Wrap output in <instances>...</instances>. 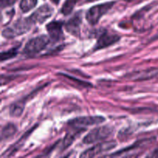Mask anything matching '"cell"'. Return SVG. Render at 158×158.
Masks as SVG:
<instances>
[{
  "mask_svg": "<svg viewBox=\"0 0 158 158\" xmlns=\"http://www.w3.org/2000/svg\"><path fill=\"white\" fill-rule=\"evenodd\" d=\"M32 23L29 17L28 18H21L15 21L10 26H8L2 31V35L5 38L12 39L18 35L29 32L32 28Z\"/></svg>",
  "mask_w": 158,
  "mask_h": 158,
  "instance_id": "obj_1",
  "label": "cell"
},
{
  "mask_svg": "<svg viewBox=\"0 0 158 158\" xmlns=\"http://www.w3.org/2000/svg\"><path fill=\"white\" fill-rule=\"evenodd\" d=\"M115 4V2L102 3L91 7L86 14V19L89 25L95 26L98 23L103 15L107 13Z\"/></svg>",
  "mask_w": 158,
  "mask_h": 158,
  "instance_id": "obj_2",
  "label": "cell"
},
{
  "mask_svg": "<svg viewBox=\"0 0 158 158\" xmlns=\"http://www.w3.org/2000/svg\"><path fill=\"white\" fill-rule=\"evenodd\" d=\"M51 39L45 35H39L31 39L25 46L23 52L26 55H35L39 53L43 49H46V46L49 44Z\"/></svg>",
  "mask_w": 158,
  "mask_h": 158,
  "instance_id": "obj_3",
  "label": "cell"
},
{
  "mask_svg": "<svg viewBox=\"0 0 158 158\" xmlns=\"http://www.w3.org/2000/svg\"><path fill=\"white\" fill-rule=\"evenodd\" d=\"M105 118L100 116H87V117H79L72 119L68 122L69 127L76 128L82 131H86L87 127L100 124L104 122Z\"/></svg>",
  "mask_w": 158,
  "mask_h": 158,
  "instance_id": "obj_4",
  "label": "cell"
},
{
  "mask_svg": "<svg viewBox=\"0 0 158 158\" xmlns=\"http://www.w3.org/2000/svg\"><path fill=\"white\" fill-rule=\"evenodd\" d=\"M113 132H114V128L109 125L96 127L94 130H92L83 138V142L85 144H91V143H97L100 140H103L108 138L112 134Z\"/></svg>",
  "mask_w": 158,
  "mask_h": 158,
  "instance_id": "obj_5",
  "label": "cell"
},
{
  "mask_svg": "<svg viewBox=\"0 0 158 158\" xmlns=\"http://www.w3.org/2000/svg\"><path fill=\"white\" fill-rule=\"evenodd\" d=\"M117 146V142L114 140L102 142L89 149L86 150L83 154H80L81 157H91L100 155L101 154L111 151Z\"/></svg>",
  "mask_w": 158,
  "mask_h": 158,
  "instance_id": "obj_6",
  "label": "cell"
},
{
  "mask_svg": "<svg viewBox=\"0 0 158 158\" xmlns=\"http://www.w3.org/2000/svg\"><path fill=\"white\" fill-rule=\"evenodd\" d=\"M120 40V35H117V34L111 33V32H109L108 31L105 30L99 36L97 43L95 45L94 50H100V49L109 47V46L117 43Z\"/></svg>",
  "mask_w": 158,
  "mask_h": 158,
  "instance_id": "obj_7",
  "label": "cell"
},
{
  "mask_svg": "<svg viewBox=\"0 0 158 158\" xmlns=\"http://www.w3.org/2000/svg\"><path fill=\"white\" fill-rule=\"evenodd\" d=\"M153 141V138H148V139H143V140H138L137 142L134 143V144L131 145L128 148H124L123 150L117 151V152L114 153V154L110 155V157H123V156H133L132 153H135L136 151H139V150L144 148L145 147L148 146L149 143H151Z\"/></svg>",
  "mask_w": 158,
  "mask_h": 158,
  "instance_id": "obj_8",
  "label": "cell"
},
{
  "mask_svg": "<svg viewBox=\"0 0 158 158\" xmlns=\"http://www.w3.org/2000/svg\"><path fill=\"white\" fill-rule=\"evenodd\" d=\"M53 13V9L48 4L41 6L36 9L31 15L29 19L34 23H43L48 19Z\"/></svg>",
  "mask_w": 158,
  "mask_h": 158,
  "instance_id": "obj_9",
  "label": "cell"
},
{
  "mask_svg": "<svg viewBox=\"0 0 158 158\" xmlns=\"http://www.w3.org/2000/svg\"><path fill=\"white\" fill-rule=\"evenodd\" d=\"M63 23L61 21H52L46 25V28L47 30L49 38L53 42H60L64 39L63 32Z\"/></svg>",
  "mask_w": 158,
  "mask_h": 158,
  "instance_id": "obj_10",
  "label": "cell"
},
{
  "mask_svg": "<svg viewBox=\"0 0 158 158\" xmlns=\"http://www.w3.org/2000/svg\"><path fill=\"white\" fill-rule=\"evenodd\" d=\"M127 78L135 81H143L151 80L158 77V68H150L141 71H137L131 74H128Z\"/></svg>",
  "mask_w": 158,
  "mask_h": 158,
  "instance_id": "obj_11",
  "label": "cell"
},
{
  "mask_svg": "<svg viewBox=\"0 0 158 158\" xmlns=\"http://www.w3.org/2000/svg\"><path fill=\"white\" fill-rule=\"evenodd\" d=\"M82 23L81 13L77 12L74 16L69 19L65 24V28L66 31L71 35L75 36H80V25Z\"/></svg>",
  "mask_w": 158,
  "mask_h": 158,
  "instance_id": "obj_12",
  "label": "cell"
},
{
  "mask_svg": "<svg viewBox=\"0 0 158 158\" xmlns=\"http://www.w3.org/2000/svg\"><path fill=\"white\" fill-rule=\"evenodd\" d=\"M84 132V131H82V130H78L76 129V128L69 127V132L66 134V135L65 136L64 139H63V142H62L61 144V150H66V148H69L73 141L75 140V139L78 137L80 134H81L82 133Z\"/></svg>",
  "mask_w": 158,
  "mask_h": 158,
  "instance_id": "obj_13",
  "label": "cell"
},
{
  "mask_svg": "<svg viewBox=\"0 0 158 158\" xmlns=\"http://www.w3.org/2000/svg\"><path fill=\"white\" fill-rule=\"evenodd\" d=\"M25 105H26V100L25 98L12 103L9 107V114L12 117H19L22 115L24 110Z\"/></svg>",
  "mask_w": 158,
  "mask_h": 158,
  "instance_id": "obj_14",
  "label": "cell"
},
{
  "mask_svg": "<svg viewBox=\"0 0 158 158\" xmlns=\"http://www.w3.org/2000/svg\"><path fill=\"white\" fill-rule=\"evenodd\" d=\"M16 131L17 128L16 127H15V125H14L13 123H8V124H6V126L2 129L1 140H9V139L12 138V137L15 135Z\"/></svg>",
  "mask_w": 158,
  "mask_h": 158,
  "instance_id": "obj_15",
  "label": "cell"
},
{
  "mask_svg": "<svg viewBox=\"0 0 158 158\" xmlns=\"http://www.w3.org/2000/svg\"><path fill=\"white\" fill-rule=\"evenodd\" d=\"M34 129H35V127H33L32 130H29V131H27V132H26V134L23 136V137H21V138H20L19 140L16 142V143H14V144L12 146V148H11L10 149L8 150L7 152L9 153V154H8V155L9 156L12 155V154H13V153H15V151L19 149V148H21V147L23 146V143H24V142L26 141V139L28 138V137H29V136L31 134V133L33 131Z\"/></svg>",
  "mask_w": 158,
  "mask_h": 158,
  "instance_id": "obj_16",
  "label": "cell"
},
{
  "mask_svg": "<svg viewBox=\"0 0 158 158\" xmlns=\"http://www.w3.org/2000/svg\"><path fill=\"white\" fill-rule=\"evenodd\" d=\"M38 0H21L20 1V9L22 12L26 13V12H29L32 9L35 7Z\"/></svg>",
  "mask_w": 158,
  "mask_h": 158,
  "instance_id": "obj_17",
  "label": "cell"
},
{
  "mask_svg": "<svg viewBox=\"0 0 158 158\" xmlns=\"http://www.w3.org/2000/svg\"><path fill=\"white\" fill-rule=\"evenodd\" d=\"M79 0H66L61 9V12L64 15H68L73 12L76 4Z\"/></svg>",
  "mask_w": 158,
  "mask_h": 158,
  "instance_id": "obj_18",
  "label": "cell"
},
{
  "mask_svg": "<svg viewBox=\"0 0 158 158\" xmlns=\"http://www.w3.org/2000/svg\"><path fill=\"white\" fill-rule=\"evenodd\" d=\"M18 49L19 46H15V47L12 48V49H9L7 51L1 52V61H5V60H10V59L14 58L18 54Z\"/></svg>",
  "mask_w": 158,
  "mask_h": 158,
  "instance_id": "obj_19",
  "label": "cell"
},
{
  "mask_svg": "<svg viewBox=\"0 0 158 158\" xmlns=\"http://www.w3.org/2000/svg\"><path fill=\"white\" fill-rule=\"evenodd\" d=\"M16 0H1V8L2 9L5 8L12 6L15 3Z\"/></svg>",
  "mask_w": 158,
  "mask_h": 158,
  "instance_id": "obj_20",
  "label": "cell"
},
{
  "mask_svg": "<svg viewBox=\"0 0 158 158\" xmlns=\"http://www.w3.org/2000/svg\"><path fill=\"white\" fill-rule=\"evenodd\" d=\"M149 157H158V148L157 149L154 150V151L152 152V154H150Z\"/></svg>",
  "mask_w": 158,
  "mask_h": 158,
  "instance_id": "obj_21",
  "label": "cell"
},
{
  "mask_svg": "<svg viewBox=\"0 0 158 158\" xmlns=\"http://www.w3.org/2000/svg\"><path fill=\"white\" fill-rule=\"evenodd\" d=\"M51 2H52V3H54V4H56V5H58L59 3H60V0H51Z\"/></svg>",
  "mask_w": 158,
  "mask_h": 158,
  "instance_id": "obj_22",
  "label": "cell"
}]
</instances>
